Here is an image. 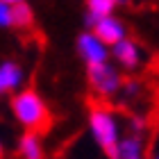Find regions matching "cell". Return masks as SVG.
Wrapping results in <instances>:
<instances>
[{
  "label": "cell",
  "instance_id": "7a4b0ae2",
  "mask_svg": "<svg viewBox=\"0 0 159 159\" xmlns=\"http://www.w3.org/2000/svg\"><path fill=\"white\" fill-rule=\"evenodd\" d=\"M86 123H89V132H91V139L96 141V146L109 159H116V150L123 136L118 114L105 105H96L89 109Z\"/></svg>",
  "mask_w": 159,
  "mask_h": 159
},
{
  "label": "cell",
  "instance_id": "ba28073f",
  "mask_svg": "<svg viewBox=\"0 0 159 159\" xmlns=\"http://www.w3.org/2000/svg\"><path fill=\"white\" fill-rule=\"evenodd\" d=\"M125 2L127 0H84V25L91 30L98 18L116 14V9Z\"/></svg>",
  "mask_w": 159,
  "mask_h": 159
},
{
  "label": "cell",
  "instance_id": "4fadbf2b",
  "mask_svg": "<svg viewBox=\"0 0 159 159\" xmlns=\"http://www.w3.org/2000/svg\"><path fill=\"white\" fill-rule=\"evenodd\" d=\"M148 129V118L143 114H132L127 118V132H134V134H146Z\"/></svg>",
  "mask_w": 159,
  "mask_h": 159
},
{
  "label": "cell",
  "instance_id": "9a60e30c",
  "mask_svg": "<svg viewBox=\"0 0 159 159\" xmlns=\"http://www.w3.org/2000/svg\"><path fill=\"white\" fill-rule=\"evenodd\" d=\"M2 157H5V143L0 141V159H2Z\"/></svg>",
  "mask_w": 159,
  "mask_h": 159
},
{
  "label": "cell",
  "instance_id": "9c48e42d",
  "mask_svg": "<svg viewBox=\"0 0 159 159\" xmlns=\"http://www.w3.org/2000/svg\"><path fill=\"white\" fill-rule=\"evenodd\" d=\"M16 152H18V159H46V148H43L41 134L25 129V132L18 136Z\"/></svg>",
  "mask_w": 159,
  "mask_h": 159
},
{
  "label": "cell",
  "instance_id": "e0dca14e",
  "mask_svg": "<svg viewBox=\"0 0 159 159\" xmlns=\"http://www.w3.org/2000/svg\"><path fill=\"white\" fill-rule=\"evenodd\" d=\"M152 159H159V152H157V155H155V157H152Z\"/></svg>",
  "mask_w": 159,
  "mask_h": 159
},
{
  "label": "cell",
  "instance_id": "3957f363",
  "mask_svg": "<svg viewBox=\"0 0 159 159\" xmlns=\"http://www.w3.org/2000/svg\"><path fill=\"white\" fill-rule=\"evenodd\" d=\"M86 82L89 89L102 100H111L118 96L120 84H123V70L114 64L111 59L100 61V64H91L86 66Z\"/></svg>",
  "mask_w": 159,
  "mask_h": 159
},
{
  "label": "cell",
  "instance_id": "30bf717a",
  "mask_svg": "<svg viewBox=\"0 0 159 159\" xmlns=\"http://www.w3.org/2000/svg\"><path fill=\"white\" fill-rule=\"evenodd\" d=\"M116 159H146V139H143V134L127 132L125 136H120Z\"/></svg>",
  "mask_w": 159,
  "mask_h": 159
},
{
  "label": "cell",
  "instance_id": "5b68a950",
  "mask_svg": "<svg viewBox=\"0 0 159 159\" xmlns=\"http://www.w3.org/2000/svg\"><path fill=\"white\" fill-rule=\"evenodd\" d=\"M75 50H77V57L86 64V66L109 59V46H107V43L100 39L93 30H84V32L77 34Z\"/></svg>",
  "mask_w": 159,
  "mask_h": 159
},
{
  "label": "cell",
  "instance_id": "52a82bcc",
  "mask_svg": "<svg viewBox=\"0 0 159 159\" xmlns=\"http://www.w3.org/2000/svg\"><path fill=\"white\" fill-rule=\"evenodd\" d=\"M93 32L98 34L100 39H102L107 46H114L116 41H120V39H125L127 34H129V30H127V23L123 20L118 14H109V16H102V18H98L96 23H93V27H91Z\"/></svg>",
  "mask_w": 159,
  "mask_h": 159
},
{
  "label": "cell",
  "instance_id": "8fae6325",
  "mask_svg": "<svg viewBox=\"0 0 159 159\" xmlns=\"http://www.w3.org/2000/svg\"><path fill=\"white\" fill-rule=\"evenodd\" d=\"M11 20H14V27H16V30H32L34 20H37L32 5L27 2V0L11 5Z\"/></svg>",
  "mask_w": 159,
  "mask_h": 159
},
{
  "label": "cell",
  "instance_id": "8992f818",
  "mask_svg": "<svg viewBox=\"0 0 159 159\" xmlns=\"http://www.w3.org/2000/svg\"><path fill=\"white\" fill-rule=\"evenodd\" d=\"M25 68L16 59H2L0 61V98L11 96L18 89L25 86Z\"/></svg>",
  "mask_w": 159,
  "mask_h": 159
},
{
  "label": "cell",
  "instance_id": "6da1fadb",
  "mask_svg": "<svg viewBox=\"0 0 159 159\" xmlns=\"http://www.w3.org/2000/svg\"><path fill=\"white\" fill-rule=\"evenodd\" d=\"M9 109H11L14 120L23 129H30V132L43 134L52 123V114H50L46 98L32 86H23L16 93H11Z\"/></svg>",
  "mask_w": 159,
  "mask_h": 159
},
{
  "label": "cell",
  "instance_id": "5bb4252c",
  "mask_svg": "<svg viewBox=\"0 0 159 159\" xmlns=\"http://www.w3.org/2000/svg\"><path fill=\"white\" fill-rule=\"evenodd\" d=\"M14 20H11V5L0 0V30H11Z\"/></svg>",
  "mask_w": 159,
  "mask_h": 159
},
{
  "label": "cell",
  "instance_id": "277c9868",
  "mask_svg": "<svg viewBox=\"0 0 159 159\" xmlns=\"http://www.w3.org/2000/svg\"><path fill=\"white\" fill-rule=\"evenodd\" d=\"M109 59L116 64L120 70H125V73H134V70H139L143 66V61H146V50L141 48L139 41H134L127 34L125 39L116 41L109 48Z\"/></svg>",
  "mask_w": 159,
  "mask_h": 159
},
{
  "label": "cell",
  "instance_id": "7c38bea8",
  "mask_svg": "<svg viewBox=\"0 0 159 159\" xmlns=\"http://www.w3.org/2000/svg\"><path fill=\"white\" fill-rule=\"evenodd\" d=\"M143 91H146V84L139 77H123L118 96H120L123 102H134V100H139L143 96Z\"/></svg>",
  "mask_w": 159,
  "mask_h": 159
},
{
  "label": "cell",
  "instance_id": "2e32d148",
  "mask_svg": "<svg viewBox=\"0 0 159 159\" xmlns=\"http://www.w3.org/2000/svg\"><path fill=\"white\" fill-rule=\"evenodd\" d=\"M5 2H9V5H16V2H23V0H5Z\"/></svg>",
  "mask_w": 159,
  "mask_h": 159
}]
</instances>
